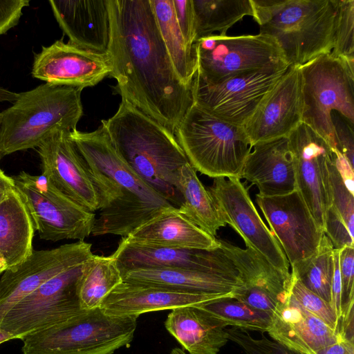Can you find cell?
I'll use <instances>...</instances> for the list:
<instances>
[{
	"mask_svg": "<svg viewBox=\"0 0 354 354\" xmlns=\"http://www.w3.org/2000/svg\"><path fill=\"white\" fill-rule=\"evenodd\" d=\"M256 202L290 267L316 252L324 232L297 190L272 197L257 194Z\"/></svg>",
	"mask_w": 354,
	"mask_h": 354,
	"instance_id": "17",
	"label": "cell"
},
{
	"mask_svg": "<svg viewBox=\"0 0 354 354\" xmlns=\"http://www.w3.org/2000/svg\"><path fill=\"white\" fill-rule=\"evenodd\" d=\"M260 33L274 39L290 66L332 52L337 0H251Z\"/></svg>",
	"mask_w": 354,
	"mask_h": 354,
	"instance_id": "4",
	"label": "cell"
},
{
	"mask_svg": "<svg viewBox=\"0 0 354 354\" xmlns=\"http://www.w3.org/2000/svg\"><path fill=\"white\" fill-rule=\"evenodd\" d=\"M2 272H0V275L1 274Z\"/></svg>",
	"mask_w": 354,
	"mask_h": 354,
	"instance_id": "52",
	"label": "cell"
},
{
	"mask_svg": "<svg viewBox=\"0 0 354 354\" xmlns=\"http://www.w3.org/2000/svg\"><path fill=\"white\" fill-rule=\"evenodd\" d=\"M174 186L183 199L178 211L193 223L213 236L226 225L209 192L189 162L176 171Z\"/></svg>",
	"mask_w": 354,
	"mask_h": 354,
	"instance_id": "30",
	"label": "cell"
},
{
	"mask_svg": "<svg viewBox=\"0 0 354 354\" xmlns=\"http://www.w3.org/2000/svg\"><path fill=\"white\" fill-rule=\"evenodd\" d=\"M127 243L174 249L216 250L220 244L215 238L193 223L171 207L135 229Z\"/></svg>",
	"mask_w": 354,
	"mask_h": 354,
	"instance_id": "26",
	"label": "cell"
},
{
	"mask_svg": "<svg viewBox=\"0 0 354 354\" xmlns=\"http://www.w3.org/2000/svg\"><path fill=\"white\" fill-rule=\"evenodd\" d=\"M102 122L115 148L134 171L178 208L183 199L174 186V174L189 161L175 135L124 100L111 118Z\"/></svg>",
	"mask_w": 354,
	"mask_h": 354,
	"instance_id": "3",
	"label": "cell"
},
{
	"mask_svg": "<svg viewBox=\"0 0 354 354\" xmlns=\"http://www.w3.org/2000/svg\"><path fill=\"white\" fill-rule=\"evenodd\" d=\"M82 89L42 84L0 113V153L38 147L56 129L73 131L83 115Z\"/></svg>",
	"mask_w": 354,
	"mask_h": 354,
	"instance_id": "5",
	"label": "cell"
},
{
	"mask_svg": "<svg viewBox=\"0 0 354 354\" xmlns=\"http://www.w3.org/2000/svg\"><path fill=\"white\" fill-rule=\"evenodd\" d=\"M7 269L6 264L5 263L4 259H3L2 256L0 254V272H3Z\"/></svg>",
	"mask_w": 354,
	"mask_h": 354,
	"instance_id": "50",
	"label": "cell"
},
{
	"mask_svg": "<svg viewBox=\"0 0 354 354\" xmlns=\"http://www.w3.org/2000/svg\"><path fill=\"white\" fill-rule=\"evenodd\" d=\"M333 245L324 233L316 252L291 267L290 274L330 304L334 270Z\"/></svg>",
	"mask_w": 354,
	"mask_h": 354,
	"instance_id": "34",
	"label": "cell"
},
{
	"mask_svg": "<svg viewBox=\"0 0 354 354\" xmlns=\"http://www.w3.org/2000/svg\"><path fill=\"white\" fill-rule=\"evenodd\" d=\"M70 137L102 187L104 206L98 210L92 235L127 237L139 226L174 207L121 156L102 122L91 132L73 130Z\"/></svg>",
	"mask_w": 354,
	"mask_h": 354,
	"instance_id": "2",
	"label": "cell"
},
{
	"mask_svg": "<svg viewBox=\"0 0 354 354\" xmlns=\"http://www.w3.org/2000/svg\"><path fill=\"white\" fill-rule=\"evenodd\" d=\"M19 97V93L10 91L0 86V102H14Z\"/></svg>",
	"mask_w": 354,
	"mask_h": 354,
	"instance_id": "48",
	"label": "cell"
},
{
	"mask_svg": "<svg viewBox=\"0 0 354 354\" xmlns=\"http://www.w3.org/2000/svg\"><path fill=\"white\" fill-rule=\"evenodd\" d=\"M299 67L302 122L335 150L332 112H337L354 125V62L329 53Z\"/></svg>",
	"mask_w": 354,
	"mask_h": 354,
	"instance_id": "8",
	"label": "cell"
},
{
	"mask_svg": "<svg viewBox=\"0 0 354 354\" xmlns=\"http://www.w3.org/2000/svg\"><path fill=\"white\" fill-rule=\"evenodd\" d=\"M3 156L0 153V161Z\"/></svg>",
	"mask_w": 354,
	"mask_h": 354,
	"instance_id": "51",
	"label": "cell"
},
{
	"mask_svg": "<svg viewBox=\"0 0 354 354\" xmlns=\"http://www.w3.org/2000/svg\"><path fill=\"white\" fill-rule=\"evenodd\" d=\"M12 178L41 239L84 241L91 234L95 214L61 192L44 176L21 171Z\"/></svg>",
	"mask_w": 354,
	"mask_h": 354,
	"instance_id": "9",
	"label": "cell"
},
{
	"mask_svg": "<svg viewBox=\"0 0 354 354\" xmlns=\"http://www.w3.org/2000/svg\"><path fill=\"white\" fill-rule=\"evenodd\" d=\"M229 341L237 344L245 354H298L277 342L266 337H253L248 330L237 328H226Z\"/></svg>",
	"mask_w": 354,
	"mask_h": 354,
	"instance_id": "39",
	"label": "cell"
},
{
	"mask_svg": "<svg viewBox=\"0 0 354 354\" xmlns=\"http://www.w3.org/2000/svg\"><path fill=\"white\" fill-rule=\"evenodd\" d=\"M112 71L106 54L80 48L57 40L42 46L36 53L32 67L33 77L53 85L83 89L93 86Z\"/></svg>",
	"mask_w": 354,
	"mask_h": 354,
	"instance_id": "18",
	"label": "cell"
},
{
	"mask_svg": "<svg viewBox=\"0 0 354 354\" xmlns=\"http://www.w3.org/2000/svg\"><path fill=\"white\" fill-rule=\"evenodd\" d=\"M289 66L248 71L214 84L194 78V102L227 122L243 127Z\"/></svg>",
	"mask_w": 354,
	"mask_h": 354,
	"instance_id": "13",
	"label": "cell"
},
{
	"mask_svg": "<svg viewBox=\"0 0 354 354\" xmlns=\"http://www.w3.org/2000/svg\"><path fill=\"white\" fill-rule=\"evenodd\" d=\"M267 333L272 340L298 354H315L342 335L306 310L291 292L272 313Z\"/></svg>",
	"mask_w": 354,
	"mask_h": 354,
	"instance_id": "22",
	"label": "cell"
},
{
	"mask_svg": "<svg viewBox=\"0 0 354 354\" xmlns=\"http://www.w3.org/2000/svg\"><path fill=\"white\" fill-rule=\"evenodd\" d=\"M207 189L223 222L241 236L246 248L290 279L287 257L274 234L261 219L240 179L215 178Z\"/></svg>",
	"mask_w": 354,
	"mask_h": 354,
	"instance_id": "12",
	"label": "cell"
},
{
	"mask_svg": "<svg viewBox=\"0 0 354 354\" xmlns=\"http://www.w3.org/2000/svg\"><path fill=\"white\" fill-rule=\"evenodd\" d=\"M174 135L196 171L213 178L241 179L252 147L243 126L227 122L194 102Z\"/></svg>",
	"mask_w": 354,
	"mask_h": 354,
	"instance_id": "6",
	"label": "cell"
},
{
	"mask_svg": "<svg viewBox=\"0 0 354 354\" xmlns=\"http://www.w3.org/2000/svg\"><path fill=\"white\" fill-rule=\"evenodd\" d=\"M218 241L234 264L242 283L234 299L272 315L290 294L291 277L283 276L251 249Z\"/></svg>",
	"mask_w": 354,
	"mask_h": 354,
	"instance_id": "21",
	"label": "cell"
},
{
	"mask_svg": "<svg viewBox=\"0 0 354 354\" xmlns=\"http://www.w3.org/2000/svg\"><path fill=\"white\" fill-rule=\"evenodd\" d=\"M37 149L41 174L57 189L90 212L101 208L100 182L71 138L70 131H53Z\"/></svg>",
	"mask_w": 354,
	"mask_h": 354,
	"instance_id": "14",
	"label": "cell"
},
{
	"mask_svg": "<svg viewBox=\"0 0 354 354\" xmlns=\"http://www.w3.org/2000/svg\"><path fill=\"white\" fill-rule=\"evenodd\" d=\"M335 150L339 151L353 167L354 131L353 125L335 111L332 112Z\"/></svg>",
	"mask_w": 354,
	"mask_h": 354,
	"instance_id": "41",
	"label": "cell"
},
{
	"mask_svg": "<svg viewBox=\"0 0 354 354\" xmlns=\"http://www.w3.org/2000/svg\"><path fill=\"white\" fill-rule=\"evenodd\" d=\"M84 263L49 279L19 301L3 318L0 328L21 340L84 311L80 308L77 292Z\"/></svg>",
	"mask_w": 354,
	"mask_h": 354,
	"instance_id": "11",
	"label": "cell"
},
{
	"mask_svg": "<svg viewBox=\"0 0 354 354\" xmlns=\"http://www.w3.org/2000/svg\"><path fill=\"white\" fill-rule=\"evenodd\" d=\"M113 254L121 272L138 268H181L239 279L234 264L221 247L212 250L174 249L136 245L122 239Z\"/></svg>",
	"mask_w": 354,
	"mask_h": 354,
	"instance_id": "20",
	"label": "cell"
},
{
	"mask_svg": "<svg viewBox=\"0 0 354 354\" xmlns=\"http://www.w3.org/2000/svg\"><path fill=\"white\" fill-rule=\"evenodd\" d=\"M335 155L328 163L331 192L330 206L337 212L352 235H354V194L345 186L335 163Z\"/></svg>",
	"mask_w": 354,
	"mask_h": 354,
	"instance_id": "38",
	"label": "cell"
},
{
	"mask_svg": "<svg viewBox=\"0 0 354 354\" xmlns=\"http://www.w3.org/2000/svg\"><path fill=\"white\" fill-rule=\"evenodd\" d=\"M176 19L187 43L193 47L196 41L192 0H173Z\"/></svg>",
	"mask_w": 354,
	"mask_h": 354,
	"instance_id": "42",
	"label": "cell"
},
{
	"mask_svg": "<svg viewBox=\"0 0 354 354\" xmlns=\"http://www.w3.org/2000/svg\"><path fill=\"white\" fill-rule=\"evenodd\" d=\"M110 41L107 50L124 100L174 134L194 103L192 86L174 69L150 0H108Z\"/></svg>",
	"mask_w": 354,
	"mask_h": 354,
	"instance_id": "1",
	"label": "cell"
},
{
	"mask_svg": "<svg viewBox=\"0 0 354 354\" xmlns=\"http://www.w3.org/2000/svg\"><path fill=\"white\" fill-rule=\"evenodd\" d=\"M290 275V292L294 298L311 314L339 332L340 321L330 304L308 289L295 276Z\"/></svg>",
	"mask_w": 354,
	"mask_h": 354,
	"instance_id": "37",
	"label": "cell"
},
{
	"mask_svg": "<svg viewBox=\"0 0 354 354\" xmlns=\"http://www.w3.org/2000/svg\"><path fill=\"white\" fill-rule=\"evenodd\" d=\"M302 77L299 66H289L244 124L252 146L288 137L302 122Z\"/></svg>",
	"mask_w": 354,
	"mask_h": 354,
	"instance_id": "19",
	"label": "cell"
},
{
	"mask_svg": "<svg viewBox=\"0 0 354 354\" xmlns=\"http://www.w3.org/2000/svg\"><path fill=\"white\" fill-rule=\"evenodd\" d=\"M158 28L174 69L180 81L192 86L197 71L194 48L189 46L178 25L173 0H150Z\"/></svg>",
	"mask_w": 354,
	"mask_h": 354,
	"instance_id": "31",
	"label": "cell"
},
{
	"mask_svg": "<svg viewBox=\"0 0 354 354\" xmlns=\"http://www.w3.org/2000/svg\"><path fill=\"white\" fill-rule=\"evenodd\" d=\"M35 231L28 209L14 188L0 203V254L7 268L31 255Z\"/></svg>",
	"mask_w": 354,
	"mask_h": 354,
	"instance_id": "29",
	"label": "cell"
},
{
	"mask_svg": "<svg viewBox=\"0 0 354 354\" xmlns=\"http://www.w3.org/2000/svg\"><path fill=\"white\" fill-rule=\"evenodd\" d=\"M194 48L197 71L194 78L206 84L248 71L288 65L274 39L260 32L234 37L214 34L197 40Z\"/></svg>",
	"mask_w": 354,
	"mask_h": 354,
	"instance_id": "10",
	"label": "cell"
},
{
	"mask_svg": "<svg viewBox=\"0 0 354 354\" xmlns=\"http://www.w3.org/2000/svg\"><path fill=\"white\" fill-rule=\"evenodd\" d=\"M192 4L196 41L215 32L226 36L234 24L253 15L251 0H192Z\"/></svg>",
	"mask_w": 354,
	"mask_h": 354,
	"instance_id": "33",
	"label": "cell"
},
{
	"mask_svg": "<svg viewBox=\"0 0 354 354\" xmlns=\"http://www.w3.org/2000/svg\"><path fill=\"white\" fill-rule=\"evenodd\" d=\"M93 254L91 243L78 241L51 250H33L24 262L7 268L0 275V323L15 305L47 280L84 263Z\"/></svg>",
	"mask_w": 354,
	"mask_h": 354,
	"instance_id": "16",
	"label": "cell"
},
{
	"mask_svg": "<svg viewBox=\"0 0 354 354\" xmlns=\"http://www.w3.org/2000/svg\"><path fill=\"white\" fill-rule=\"evenodd\" d=\"M342 317L354 304V246L339 249ZM342 318V317H341Z\"/></svg>",
	"mask_w": 354,
	"mask_h": 354,
	"instance_id": "40",
	"label": "cell"
},
{
	"mask_svg": "<svg viewBox=\"0 0 354 354\" xmlns=\"http://www.w3.org/2000/svg\"><path fill=\"white\" fill-rule=\"evenodd\" d=\"M59 27L68 43L92 52L106 54L110 41L108 0H50Z\"/></svg>",
	"mask_w": 354,
	"mask_h": 354,
	"instance_id": "24",
	"label": "cell"
},
{
	"mask_svg": "<svg viewBox=\"0 0 354 354\" xmlns=\"http://www.w3.org/2000/svg\"><path fill=\"white\" fill-rule=\"evenodd\" d=\"M28 0L0 1V35L15 26L22 15L23 9L28 6Z\"/></svg>",
	"mask_w": 354,
	"mask_h": 354,
	"instance_id": "43",
	"label": "cell"
},
{
	"mask_svg": "<svg viewBox=\"0 0 354 354\" xmlns=\"http://www.w3.org/2000/svg\"><path fill=\"white\" fill-rule=\"evenodd\" d=\"M334 270L331 285L330 305L338 319L342 317L341 278L339 270V249L333 251Z\"/></svg>",
	"mask_w": 354,
	"mask_h": 354,
	"instance_id": "44",
	"label": "cell"
},
{
	"mask_svg": "<svg viewBox=\"0 0 354 354\" xmlns=\"http://www.w3.org/2000/svg\"><path fill=\"white\" fill-rule=\"evenodd\" d=\"M15 188L12 176H7L0 168V203Z\"/></svg>",
	"mask_w": 354,
	"mask_h": 354,
	"instance_id": "47",
	"label": "cell"
},
{
	"mask_svg": "<svg viewBox=\"0 0 354 354\" xmlns=\"http://www.w3.org/2000/svg\"><path fill=\"white\" fill-rule=\"evenodd\" d=\"M15 339L16 337L12 334L0 328V344Z\"/></svg>",
	"mask_w": 354,
	"mask_h": 354,
	"instance_id": "49",
	"label": "cell"
},
{
	"mask_svg": "<svg viewBox=\"0 0 354 354\" xmlns=\"http://www.w3.org/2000/svg\"><path fill=\"white\" fill-rule=\"evenodd\" d=\"M201 306L224 319L228 326L245 330L267 332L271 320V314L231 297Z\"/></svg>",
	"mask_w": 354,
	"mask_h": 354,
	"instance_id": "35",
	"label": "cell"
},
{
	"mask_svg": "<svg viewBox=\"0 0 354 354\" xmlns=\"http://www.w3.org/2000/svg\"><path fill=\"white\" fill-rule=\"evenodd\" d=\"M354 1L337 0L332 55L354 62Z\"/></svg>",
	"mask_w": 354,
	"mask_h": 354,
	"instance_id": "36",
	"label": "cell"
},
{
	"mask_svg": "<svg viewBox=\"0 0 354 354\" xmlns=\"http://www.w3.org/2000/svg\"><path fill=\"white\" fill-rule=\"evenodd\" d=\"M241 178L255 185L259 195L279 196L297 190L295 167L287 137L252 145Z\"/></svg>",
	"mask_w": 354,
	"mask_h": 354,
	"instance_id": "25",
	"label": "cell"
},
{
	"mask_svg": "<svg viewBox=\"0 0 354 354\" xmlns=\"http://www.w3.org/2000/svg\"><path fill=\"white\" fill-rule=\"evenodd\" d=\"M136 316H118L100 307L82 313L21 341L23 354H113L133 340Z\"/></svg>",
	"mask_w": 354,
	"mask_h": 354,
	"instance_id": "7",
	"label": "cell"
},
{
	"mask_svg": "<svg viewBox=\"0 0 354 354\" xmlns=\"http://www.w3.org/2000/svg\"><path fill=\"white\" fill-rule=\"evenodd\" d=\"M124 282L165 287L200 294H222L234 298L242 287L235 277L181 268H138L121 272Z\"/></svg>",
	"mask_w": 354,
	"mask_h": 354,
	"instance_id": "28",
	"label": "cell"
},
{
	"mask_svg": "<svg viewBox=\"0 0 354 354\" xmlns=\"http://www.w3.org/2000/svg\"><path fill=\"white\" fill-rule=\"evenodd\" d=\"M287 138L295 167L297 190L324 231L326 213L331 205L328 163L335 150L303 122Z\"/></svg>",
	"mask_w": 354,
	"mask_h": 354,
	"instance_id": "15",
	"label": "cell"
},
{
	"mask_svg": "<svg viewBox=\"0 0 354 354\" xmlns=\"http://www.w3.org/2000/svg\"><path fill=\"white\" fill-rule=\"evenodd\" d=\"M232 295L193 293L165 287L122 282L103 300L100 308L118 316H136L185 306H201Z\"/></svg>",
	"mask_w": 354,
	"mask_h": 354,
	"instance_id": "23",
	"label": "cell"
},
{
	"mask_svg": "<svg viewBox=\"0 0 354 354\" xmlns=\"http://www.w3.org/2000/svg\"><path fill=\"white\" fill-rule=\"evenodd\" d=\"M122 282V274L113 253L107 257L93 254L84 263L77 283L81 309L100 308L104 298Z\"/></svg>",
	"mask_w": 354,
	"mask_h": 354,
	"instance_id": "32",
	"label": "cell"
},
{
	"mask_svg": "<svg viewBox=\"0 0 354 354\" xmlns=\"http://www.w3.org/2000/svg\"><path fill=\"white\" fill-rule=\"evenodd\" d=\"M315 354H354V339L342 335L337 342L322 348Z\"/></svg>",
	"mask_w": 354,
	"mask_h": 354,
	"instance_id": "46",
	"label": "cell"
},
{
	"mask_svg": "<svg viewBox=\"0 0 354 354\" xmlns=\"http://www.w3.org/2000/svg\"><path fill=\"white\" fill-rule=\"evenodd\" d=\"M335 163L336 167L343 180V182L349 190L354 194V173L352 167L348 160L337 150H335Z\"/></svg>",
	"mask_w": 354,
	"mask_h": 354,
	"instance_id": "45",
	"label": "cell"
},
{
	"mask_svg": "<svg viewBox=\"0 0 354 354\" xmlns=\"http://www.w3.org/2000/svg\"><path fill=\"white\" fill-rule=\"evenodd\" d=\"M164 325L189 354H218L229 342L227 322L201 306L171 310Z\"/></svg>",
	"mask_w": 354,
	"mask_h": 354,
	"instance_id": "27",
	"label": "cell"
}]
</instances>
